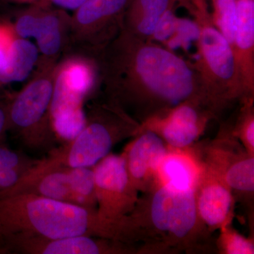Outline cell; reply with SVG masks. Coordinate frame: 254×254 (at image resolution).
Segmentation results:
<instances>
[{
  "label": "cell",
  "instance_id": "6da1fadb",
  "mask_svg": "<svg viewBox=\"0 0 254 254\" xmlns=\"http://www.w3.org/2000/svg\"><path fill=\"white\" fill-rule=\"evenodd\" d=\"M93 60L97 84L120 108L143 103L177 106L203 99L192 64L124 28Z\"/></svg>",
  "mask_w": 254,
  "mask_h": 254
},
{
  "label": "cell",
  "instance_id": "7a4b0ae2",
  "mask_svg": "<svg viewBox=\"0 0 254 254\" xmlns=\"http://www.w3.org/2000/svg\"><path fill=\"white\" fill-rule=\"evenodd\" d=\"M113 222L93 210L31 193L0 197V254L15 240L108 235Z\"/></svg>",
  "mask_w": 254,
  "mask_h": 254
},
{
  "label": "cell",
  "instance_id": "3957f363",
  "mask_svg": "<svg viewBox=\"0 0 254 254\" xmlns=\"http://www.w3.org/2000/svg\"><path fill=\"white\" fill-rule=\"evenodd\" d=\"M58 65L35 71L31 81L6 103L9 131L28 149L49 152L58 141L51 108Z\"/></svg>",
  "mask_w": 254,
  "mask_h": 254
},
{
  "label": "cell",
  "instance_id": "277c9868",
  "mask_svg": "<svg viewBox=\"0 0 254 254\" xmlns=\"http://www.w3.org/2000/svg\"><path fill=\"white\" fill-rule=\"evenodd\" d=\"M127 128L128 120L118 105L112 102L93 105L81 130L69 141L50 150L40 162L46 166L93 168L109 154L117 138Z\"/></svg>",
  "mask_w": 254,
  "mask_h": 254
},
{
  "label": "cell",
  "instance_id": "5b68a950",
  "mask_svg": "<svg viewBox=\"0 0 254 254\" xmlns=\"http://www.w3.org/2000/svg\"><path fill=\"white\" fill-rule=\"evenodd\" d=\"M199 27L198 54L193 65L203 98H233L242 93L231 46L215 28L210 14L195 20Z\"/></svg>",
  "mask_w": 254,
  "mask_h": 254
},
{
  "label": "cell",
  "instance_id": "8992f818",
  "mask_svg": "<svg viewBox=\"0 0 254 254\" xmlns=\"http://www.w3.org/2000/svg\"><path fill=\"white\" fill-rule=\"evenodd\" d=\"M131 0H87L71 15L66 55L93 59L124 28Z\"/></svg>",
  "mask_w": 254,
  "mask_h": 254
},
{
  "label": "cell",
  "instance_id": "52a82bcc",
  "mask_svg": "<svg viewBox=\"0 0 254 254\" xmlns=\"http://www.w3.org/2000/svg\"><path fill=\"white\" fill-rule=\"evenodd\" d=\"M96 200L100 203L98 215L113 220L122 211L129 183L127 160L121 155H107L93 167Z\"/></svg>",
  "mask_w": 254,
  "mask_h": 254
},
{
  "label": "cell",
  "instance_id": "ba28073f",
  "mask_svg": "<svg viewBox=\"0 0 254 254\" xmlns=\"http://www.w3.org/2000/svg\"><path fill=\"white\" fill-rule=\"evenodd\" d=\"M195 203L192 190H177L162 187L153 197L151 216L155 226L183 237L193 228L195 222Z\"/></svg>",
  "mask_w": 254,
  "mask_h": 254
},
{
  "label": "cell",
  "instance_id": "9c48e42d",
  "mask_svg": "<svg viewBox=\"0 0 254 254\" xmlns=\"http://www.w3.org/2000/svg\"><path fill=\"white\" fill-rule=\"evenodd\" d=\"M71 15L67 11L48 6L45 9L34 38L38 56L36 71L58 66L67 51Z\"/></svg>",
  "mask_w": 254,
  "mask_h": 254
},
{
  "label": "cell",
  "instance_id": "30bf717a",
  "mask_svg": "<svg viewBox=\"0 0 254 254\" xmlns=\"http://www.w3.org/2000/svg\"><path fill=\"white\" fill-rule=\"evenodd\" d=\"M237 25L231 46L242 93L254 90V0H236Z\"/></svg>",
  "mask_w": 254,
  "mask_h": 254
},
{
  "label": "cell",
  "instance_id": "8fae6325",
  "mask_svg": "<svg viewBox=\"0 0 254 254\" xmlns=\"http://www.w3.org/2000/svg\"><path fill=\"white\" fill-rule=\"evenodd\" d=\"M6 254H98L105 246L89 235H74L58 239L29 237L15 240L5 246Z\"/></svg>",
  "mask_w": 254,
  "mask_h": 254
},
{
  "label": "cell",
  "instance_id": "7c38bea8",
  "mask_svg": "<svg viewBox=\"0 0 254 254\" xmlns=\"http://www.w3.org/2000/svg\"><path fill=\"white\" fill-rule=\"evenodd\" d=\"M177 0H131L124 20V29L150 41L160 18Z\"/></svg>",
  "mask_w": 254,
  "mask_h": 254
},
{
  "label": "cell",
  "instance_id": "4fadbf2b",
  "mask_svg": "<svg viewBox=\"0 0 254 254\" xmlns=\"http://www.w3.org/2000/svg\"><path fill=\"white\" fill-rule=\"evenodd\" d=\"M166 156L163 141L153 132L142 135L132 145L127 160L128 173L141 179L149 170H155Z\"/></svg>",
  "mask_w": 254,
  "mask_h": 254
},
{
  "label": "cell",
  "instance_id": "5bb4252c",
  "mask_svg": "<svg viewBox=\"0 0 254 254\" xmlns=\"http://www.w3.org/2000/svg\"><path fill=\"white\" fill-rule=\"evenodd\" d=\"M164 123L163 134L170 144L184 147L194 141L198 133V115L190 105H177Z\"/></svg>",
  "mask_w": 254,
  "mask_h": 254
},
{
  "label": "cell",
  "instance_id": "9a60e30c",
  "mask_svg": "<svg viewBox=\"0 0 254 254\" xmlns=\"http://www.w3.org/2000/svg\"><path fill=\"white\" fill-rule=\"evenodd\" d=\"M38 48L24 38H16L11 46L6 67L0 72V83H13L25 79L38 62Z\"/></svg>",
  "mask_w": 254,
  "mask_h": 254
},
{
  "label": "cell",
  "instance_id": "2e32d148",
  "mask_svg": "<svg viewBox=\"0 0 254 254\" xmlns=\"http://www.w3.org/2000/svg\"><path fill=\"white\" fill-rule=\"evenodd\" d=\"M23 152L0 143V194L12 189L38 163Z\"/></svg>",
  "mask_w": 254,
  "mask_h": 254
},
{
  "label": "cell",
  "instance_id": "e0dca14e",
  "mask_svg": "<svg viewBox=\"0 0 254 254\" xmlns=\"http://www.w3.org/2000/svg\"><path fill=\"white\" fill-rule=\"evenodd\" d=\"M231 205V195L226 189L212 185L202 192L198 203L202 218L208 225H217L226 218Z\"/></svg>",
  "mask_w": 254,
  "mask_h": 254
},
{
  "label": "cell",
  "instance_id": "ac0fdd59",
  "mask_svg": "<svg viewBox=\"0 0 254 254\" xmlns=\"http://www.w3.org/2000/svg\"><path fill=\"white\" fill-rule=\"evenodd\" d=\"M73 204L93 210L96 200L93 168H69Z\"/></svg>",
  "mask_w": 254,
  "mask_h": 254
},
{
  "label": "cell",
  "instance_id": "d6986e66",
  "mask_svg": "<svg viewBox=\"0 0 254 254\" xmlns=\"http://www.w3.org/2000/svg\"><path fill=\"white\" fill-rule=\"evenodd\" d=\"M160 165L168 186L177 190H191L193 173L188 161L181 157L172 155L165 156Z\"/></svg>",
  "mask_w": 254,
  "mask_h": 254
},
{
  "label": "cell",
  "instance_id": "ffe728a7",
  "mask_svg": "<svg viewBox=\"0 0 254 254\" xmlns=\"http://www.w3.org/2000/svg\"><path fill=\"white\" fill-rule=\"evenodd\" d=\"M213 6L212 23L232 46L237 25L236 0H212Z\"/></svg>",
  "mask_w": 254,
  "mask_h": 254
},
{
  "label": "cell",
  "instance_id": "44dd1931",
  "mask_svg": "<svg viewBox=\"0 0 254 254\" xmlns=\"http://www.w3.org/2000/svg\"><path fill=\"white\" fill-rule=\"evenodd\" d=\"M46 7L48 6L33 5L23 10L17 15L12 26L18 38L24 39L34 38L38 24Z\"/></svg>",
  "mask_w": 254,
  "mask_h": 254
},
{
  "label": "cell",
  "instance_id": "7402d4cb",
  "mask_svg": "<svg viewBox=\"0 0 254 254\" xmlns=\"http://www.w3.org/2000/svg\"><path fill=\"white\" fill-rule=\"evenodd\" d=\"M226 179L227 184L235 190H254V159H248L234 165L227 173Z\"/></svg>",
  "mask_w": 254,
  "mask_h": 254
},
{
  "label": "cell",
  "instance_id": "603a6c76",
  "mask_svg": "<svg viewBox=\"0 0 254 254\" xmlns=\"http://www.w3.org/2000/svg\"><path fill=\"white\" fill-rule=\"evenodd\" d=\"M199 36V27L196 22H192L186 19L177 18V22L175 31L173 36L170 37L165 43L166 48L172 50L173 48L179 46L185 47L193 40H198Z\"/></svg>",
  "mask_w": 254,
  "mask_h": 254
},
{
  "label": "cell",
  "instance_id": "cb8c5ba5",
  "mask_svg": "<svg viewBox=\"0 0 254 254\" xmlns=\"http://www.w3.org/2000/svg\"><path fill=\"white\" fill-rule=\"evenodd\" d=\"M177 18L174 14L173 8L166 11L159 21L150 41L165 44L175 31Z\"/></svg>",
  "mask_w": 254,
  "mask_h": 254
},
{
  "label": "cell",
  "instance_id": "d4e9b609",
  "mask_svg": "<svg viewBox=\"0 0 254 254\" xmlns=\"http://www.w3.org/2000/svg\"><path fill=\"white\" fill-rule=\"evenodd\" d=\"M16 38L12 23L0 22V72L6 67L10 50Z\"/></svg>",
  "mask_w": 254,
  "mask_h": 254
},
{
  "label": "cell",
  "instance_id": "484cf974",
  "mask_svg": "<svg viewBox=\"0 0 254 254\" xmlns=\"http://www.w3.org/2000/svg\"><path fill=\"white\" fill-rule=\"evenodd\" d=\"M184 7L194 16L195 20L209 16L207 0H177Z\"/></svg>",
  "mask_w": 254,
  "mask_h": 254
},
{
  "label": "cell",
  "instance_id": "4316f807",
  "mask_svg": "<svg viewBox=\"0 0 254 254\" xmlns=\"http://www.w3.org/2000/svg\"><path fill=\"white\" fill-rule=\"evenodd\" d=\"M227 248H228V252L230 254L254 253V246L238 235H235L232 237L231 240L229 242Z\"/></svg>",
  "mask_w": 254,
  "mask_h": 254
},
{
  "label": "cell",
  "instance_id": "83f0119b",
  "mask_svg": "<svg viewBox=\"0 0 254 254\" xmlns=\"http://www.w3.org/2000/svg\"><path fill=\"white\" fill-rule=\"evenodd\" d=\"M86 1L87 0H50V4L55 7L73 11Z\"/></svg>",
  "mask_w": 254,
  "mask_h": 254
},
{
  "label": "cell",
  "instance_id": "f1b7e54d",
  "mask_svg": "<svg viewBox=\"0 0 254 254\" xmlns=\"http://www.w3.org/2000/svg\"><path fill=\"white\" fill-rule=\"evenodd\" d=\"M9 131L7 105L0 102V143L4 141L6 133Z\"/></svg>",
  "mask_w": 254,
  "mask_h": 254
},
{
  "label": "cell",
  "instance_id": "f546056e",
  "mask_svg": "<svg viewBox=\"0 0 254 254\" xmlns=\"http://www.w3.org/2000/svg\"><path fill=\"white\" fill-rule=\"evenodd\" d=\"M9 2L16 3V4H27L28 6L38 5V6H50V0H4Z\"/></svg>",
  "mask_w": 254,
  "mask_h": 254
},
{
  "label": "cell",
  "instance_id": "4dcf8cb0",
  "mask_svg": "<svg viewBox=\"0 0 254 254\" xmlns=\"http://www.w3.org/2000/svg\"><path fill=\"white\" fill-rule=\"evenodd\" d=\"M246 136L247 141L252 147L254 145V123L253 119L250 120L246 127Z\"/></svg>",
  "mask_w": 254,
  "mask_h": 254
}]
</instances>
